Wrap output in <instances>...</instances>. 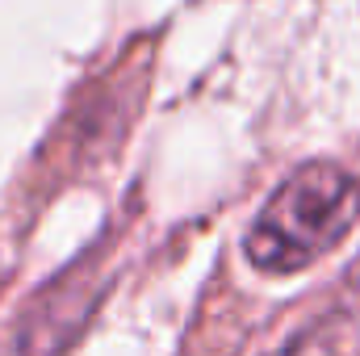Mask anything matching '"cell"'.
I'll list each match as a JSON object with an SVG mask.
<instances>
[{"label": "cell", "mask_w": 360, "mask_h": 356, "mask_svg": "<svg viewBox=\"0 0 360 356\" xmlns=\"http://www.w3.org/2000/svg\"><path fill=\"white\" fill-rule=\"evenodd\" d=\"M360 218V180L335 160H310L293 168L260 205L243 235L252 268L289 276L327 256Z\"/></svg>", "instance_id": "6da1fadb"}, {"label": "cell", "mask_w": 360, "mask_h": 356, "mask_svg": "<svg viewBox=\"0 0 360 356\" xmlns=\"http://www.w3.org/2000/svg\"><path fill=\"white\" fill-rule=\"evenodd\" d=\"M360 323L348 310H331L323 319H310L302 331H293L272 356H356Z\"/></svg>", "instance_id": "7a4b0ae2"}]
</instances>
